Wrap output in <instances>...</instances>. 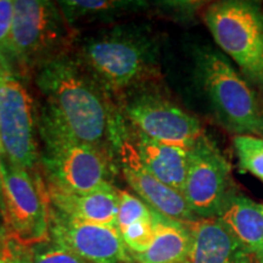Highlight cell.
<instances>
[{"mask_svg":"<svg viewBox=\"0 0 263 263\" xmlns=\"http://www.w3.org/2000/svg\"><path fill=\"white\" fill-rule=\"evenodd\" d=\"M34 82L44 103L39 130L114 150L120 116L112 112L110 97L74 55H64L42 66Z\"/></svg>","mask_w":263,"mask_h":263,"instance_id":"cell-1","label":"cell"},{"mask_svg":"<svg viewBox=\"0 0 263 263\" xmlns=\"http://www.w3.org/2000/svg\"><path fill=\"white\" fill-rule=\"evenodd\" d=\"M74 57L108 97L126 99L159 77L157 47L139 28L115 27L82 41Z\"/></svg>","mask_w":263,"mask_h":263,"instance_id":"cell-2","label":"cell"},{"mask_svg":"<svg viewBox=\"0 0 263 263\" xmlns=\"http://www.w3.org/2000/svg\"><path fill=\"white\" fill-rule=\"evenodd\" d=\"M76 31L58 3L15 0L10 35V74L18 80L34 76L42 66L71 54Z\"/></svg>","mask_w":263,"mask_h":263,"instance_id":"cell-3","label":"cell"},{"mask_svg":"<svg viewBox=\"0 0 263 263\" xmlns=\"http://www.w3.org/2000/svg\"><path fill=\"white\" fill-rule=\"evenodd\" d=\"M195 74L217 120L230 133L259 134L261 110L252 85L227 57L211 48L194 51Z\"/></svg>","mask_w":263,"mask_h":263,"instance_id":"cell-4","label":"cell"},{"mask_svg":"<svg viewBox=\"0 0 263 263\" xmlns=\"http://www.w3.org/2000/svg\"><path fill=\"white\" fill-rule=\"evenodd\" d=\"M203 22L222 51L263 93V9L248 0H222L203 11Z\"/></svg>","mask_w":263,"mask_h":263,"instance_id":"cell-5","label":"cell"},{"mask_svg":"<svg viewBox=\"0 0 263 263\" xmlns=\"http://www.w3.org/2000/svg\"><path fill=\"white\" fill-rule=\"evenodd\" d=\"M44 149L41 161L48 188L83 194L111 185V151L39 130Z\"/></svg>","mask_w":263,"mask_h":263,"instance_id":"cell-6","label":"cell"},{"mask_svg":"<svg viewBox=\"0 0 263 263\" xmlns=\"http://www.w3.org/2000/svg\"><path fill=\"white\" fill-rule=\"evenodd\" d=\"M3 218L11 238L26 248L50 238V200L37 171L20 168L5 161Z\"/></svg>","mask_w":263,"mask_h":263,"instance_id":"cell-7","label":"cell"},{"mask_svg":"<svg viewBox=\"0 0 263 263\" xmlns=\"http://www.w3.org/2000/svg\"><path fill=\"white\" fill-rule=\"evenodd\" d=\"M122 114L134 130L160 143L193 149L205 136L195 116L155 91L143 89L127 97Z\"/></svg>","mask_w":263,"mask_h":263,"instance_id":"cell-8","label":"cell"},{"mask_svg":"<svg viewBox=\"0 0 263 263\" xmlns=\"http://www.w3.org/2000/svg\"><path fill=\"white\" fill-rule=\"evenodd\" d=\"M0 139L6 162L37 171L41 155L35 138L34 104L22 81L9 73L0 80Z\"/></svg>","mask_w":263,"mask_h":263,"instance_id":"cell-9","label":"cell"},{"mask_svg":"<svg viewBox=\"0 0 263 263\" xmlns=\"http://www.w3.org/2000/svg\"><path fill=\"white\" fill-rule=\"evenodd\" d=\"M234 190L232 167L213 141L203 136L190 150L183 195L196 218H217Z\"/></svg>","mask_w":263,"mask_h":263,"instance_id":"cell-10","label":"cell"},{"mask_svg":"<svg viewBox=\"0 0 263 263\" xmlns=\"http://www.w3.org/2000/svg\"><path fill=\"white\" fill-rule=\"evenodd\" d=\"M114 151L118 156L124 179L130 189L154 211L166 218L182 223L195 221L196 217L190 210L183 193L161 182L141 163L129 136L122 132L118 124Z\"/></svg>","mask_w":263,"mask_h":263,"instance_id":"cell-11","label":"cell"},{"mask_svg":"<svg viewBox=\"0 0 263 263\" xmlns=\"http://www.w3.org/2000/svg\"><path fill=\"white\" fill-rule=\"evenodd\" d=\"M49 236L89 263H128L129 251L116 227L71 218L50 206Z\"/></svg>","mask_w":263,"mask_h":263,"instance_id":"cell-12","label":"cell"},{"mask_svg":"<svg viewBox=\"0 0 263 263\" xmlns=\"http://www.w3.org/2000/svg\"><path fill=\"white\" fill-rule=\"evenodd\" d=\"M190 251L186 263H255L245 246L218 218L186 222Z\"/></svg>","mask_w":263,"mask_h":263,"instance_id":"cell-13","label":"cell"},{"mask_svg":"<svg viewBox=\"0 0 263 263\" xmlns=\"http://www.w3.org/2000/svg\"><path fill=\"white\" fill-rule=\"evenodd\" d=\"M128 136L144 167L166 185L183 193L192 149L160 143L136 130Z\"/></svg>","mask_w":263,"mask_h":263,"instance_id":"cell-14","label":"cell"},{"mask_svg":"<svg viewBox=\"0 0 263 263\" xmlns=\"http://www.w3.org/2000/svg\"><path fill=\"white\" fill-rule=\"evenodd\" d=\"M50 206L62 215L88 223L116 227L118 189L111 185L83 194L62 193L48 188Z\"/></svg>","mask_w":263,"mask_h":263,"instance_id":"cell-15","label":"cell"},{"mask_svg":"<svg viewBox=\"0 0 263 263\" xmlns=\"http://www.w3.org/2000/svg\"><path fill=\"white\" fill-rule=\"evenodd\" d=\"M217 218L258 262H263V203L234 189L227 197Z\"/></svg>","mask_w":263,"mask_h":263,"instance_id":"cell-16","label":"cell"},{"mask_svg":"<svg viewBox=\"0 0 263 263\" xmlns=\"http://www.w3.org/2000/svg\"><path fill=\"white\" fill-rule=\"evenodd\" d=\"M190 241L185 223L166 218L159 213L153 242L141 254H129L128 263H186Z\"/></svg>","mask_w":263,"mask_h":263,"instance_id":"cell-17","label":"cell"},{"mask_svg":"<svg viewBox=\"0 0 263 263\" xmlns=\"http://www.w3.org/2000/svg\"><path fill=\"white\" fill-rule=\"evenodd\" d=\"M68 24H89L93 21L115 20L128 12L144 9V2H122V0H65L58 2Z\"/></svg>","mask_w":263,"mask_h":263,"instance_id":"cell-18","label":"cell"},{"mask_svg":"<svg viewBox=\"0 0 263 263\" xmlns=\"http://www.w3.org/2000/svg\"><path fill=\"white\" fill-rule=\"evenodd\" d=\"M238 166L263 183V138L252 134L235 136L233 139Z\"/></svg>","mask_w":263,"mask_h":263,"instance_id":"cell-19","label":"cell"},{"mask_svg":"<svg viewBox=\"0 0 263 263\" xmlns=\"http://www.w3.org/2000/svg\"><path fill=\"white\" fill-rule=\"evenodd\" d=\"M155 212L156 211L147 206L140 197L126 190H118V212L116 221L118 232L138 221L151 218L155 215Z\"/></svg>","mask_w":263,"mask_h":263,"instance_id":"cell-20","label":"cell"},{"mask_svg":"<svg viewBox=\"0 0 263 263\" xmlns=\"http://www.w3.org/2000/svg\"><path fill=\"white\" fill-rule=\"evenodd\" d=\"M159 213L155 212L151 218L138 221L121 230L124 245L129 254H141L149 248L156 234V224Z\"/></svg>","mask_w":263,"mask_h":263,"instance_id":"cell-21","label":"cell"},{"mask_svg":"<svg viewBox=\"0 0 263 263\" xmlns=\"http://www.w3.org/2000/svg\"><path fill=\"white\" fill-rule=\"evenodd\" d=\"M31 263H89L49 238L27 248Z\"/></svg>","mask_w":263,"mask_h":263,"instance_id":"cell-22","label":"cell"},{"mask_svg":"<svg viewBox=\"0 0 263 263\" xmlns=\"http://www.w3.org/2000/svg\"><path fill=\"white\" fill-rule=\"evenodd\" d=\"M14 20V2L0 0V64L10 74V35Z\"/></svg>","mask_w":263,"mask_h":263,"instance_id":"cell-23","label":"cell"},{"mask_svg":"<svg viewBox=\"0 0 263 263\" xmlns=\"http://www.w3.org/2000/svg\"><path fill=\"white\" fill-rule=\"evenodd\" d=\"M0 263H31L28 258L27 248L16 242L11 251L0 255Z\"/></svg>","mask_w":263,"mask_h":263,"instance_id":"cell-24","label":"cell"},{"mask_svg":"<svg viewBox=\"0 0 263 263\" xmlns=\"http://www.w3.org/2000/svg\"><path fill=\"white\" fill-rule=\"evenodd\" d=\"M15 244L16 241L10 235L4 218L0 215V255L8 254V252L11 251Z\"/></svg>","mask_w":263,"mask_h":263,"instance_id":"cell-25","label":"cell"},{"mask_svg":"<svg viewBox=\"0 0 263 263\" xmlns=\"http://www.w3.org/2000/svg\"><path fill=\"white\" fill-rule=\"evenodd\" d=\"M4 168L5 161L0 154V215L2 216L4 212Z\"/></svg>","mask_w":263,"mask_h":263,"instance_id":"cell-26","label":"cell"},{"mask_svg":"<svg viewBox=\"0 0 263 263\" xmlns=\"http://www.w3.org/2000/svg\"><path fill=\"white\" fill-rule=\"evenodd\" d=\"M258 137L263 138V106H262V110H261V121H259V134Z\"/></svg>","mask_w":263,"mask_h":263,"instance_id":"cell-27","label":"cell"},{"mask_svg":"<svg viewBox=\"0 0 263 263\" xmlns=\"http://www.w3.org/2000/svg\"><path fill=\"white\" fill-rule=\"evenodd\" d=\"M6 74V72L4 71V68H3V66H2V64H0V80H2L3 77H4V76Z\"/></svg>","mask_w":263,"mask_h":263,"instance_id":"cell-28","label":"cell"},{"mask_svg":"<svg viewBox=\"0 0 263 263\" xmlns=\"http://www.w3.org/2000/svg\"><path fill=\"white\" fill-rule=\"evenodd\" d=\"M0 154H2L3 157H5V154H4V149H3V144H2V139H0Z\"/></svg>","mask_w":263,"mask_h":263,"instance_id":"cell-29","label":"cell"},{"mask_svg":"<svg viewBox=\"0 0 263 263\" xmlns=\"http://www.w3.org/2000/svg\"><path fill=\"white\" fill-rule=\"evenodd\" d=\"M255 263H263V262H258V261H256Z\"/></svg>","mask_w":263,"mask_h":263,"instance_id":"cell-30","label":"cell"}]
</instances>
